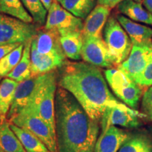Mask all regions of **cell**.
<instances>
[{
    "instance_id": "cell-1",
    "label": "cell",
    "mask_w": 152,
    "mask_h": 152,
    "mask_svg": "<svg viewBox=\"0 0 152 152\" xmlns=\"http://www.w3.org/2000/svg\"><path fill=\"white\" fill-rule=\"evenodd\" d=\"M57 83L73 94L89 116L98 123L107 108L131 109L113 96L99 68L88 63L67 61L61 67Z\"/></svg>"
},
{
    "instance_id": "cell-2",
    "label": "cell",
    "mask_w": 152,
    "mask_h": 152,
    "mask_svg": "<svg viewBox=\"0 0 152 152\" xmlns=\"http://www.w3.org/2000/svg\"><path fill=\"white\" fill-rule=\"evenodd\" d=\"M55 124L58 152H81L95 146L99 123L89 116L73 94L58 85L55 96Z\"/></svg>"
},
{
    "instance_id": "cell-3",
    "label": "cell",
    "mask_w": 152,
    "mask_h": 152,
    "mask_svg": "<svg viewBox=\"0 0 152 152\" xmlns=\"http://www.w3.org/2000/svg\"><path fill=\"white\" fill-rule=\"evenodd\" d=\"M57 79L58 73L56 70L45 73L43 80L37 87L31 102L27 106L38 116L46 121L54 132H56L55 96L58 85Z\"/></svg>"
},
{
    "instance_id": "cell-4",
    "label": "cell",
    "mask_w": 152,
    "mask_h": 152,
    "mask_svg": "<svg viewBox=\"0 0 152 152\" xmlns=\"http://www.w3.org/2000/svg\"><path fill=\"white\" fill-rule=\"evenodd\" d=\"M104 40L106 44L114 66H118L128 58L132 43L116 17L109 16L104 28Z\"/></svg>"
},
{
    "instance_id": "cell-5",
    "label": "cell",
    "mask_w": 152,
    "mask_h": 152,
    "mask_svg": "<svg viewBox=\"0 0 152 152\" xmlns=\"http://www.w3.org/2000/svg\"><path fill=\"white\" fill-rule=\"evenodd\" d=\"M9 121L31 132L43 142L51 152H58L56 132L46 121L38 116L29 107L25 108Z\"/></svg>"
},
{
    "instance_id": "cell-6",
    "label": "cell",
    "mask_w": 152,
    "mask_h": 152,
    "mask_svg": "<svg viewBox=\"0 0 152 152\" xmlns=\"http://www.w3.org/2000/svg\"><path fill=\"white\" fill-rule=\"evenodd\" d=\"M104 73L115 96L131 109H135L142 95V87L118 68H109Z\"/></svg>"
},
{
    "instance_id": "cell-7",
    "label": "cell",
    "mask_w": 152,
    "mask_h": 152,
    "mask_svg": "<svg viewBox=\"0 0 152 152\" xmlns=\"http://www.w3.org/2000/svg\"><path fill=\"white\" fill-rule=\"evenodd\" d=\"M37 30L35 25L0 14V46L25 44L37 35Z\"/></svg>"
},
{
    "instance_id": "cell-8",
    "label": "cell",
    "mask_w": 152,
    "mask_h": 152,
    "mask_svg": "<svg viewBox=\"0 0 152 152\" xmlns=\"http://www.w3.org/2000/svg\"><path fill=\"white\" fill-rule=\"evenodd\" d=\"M81 58L85 62L97 67L111 68L114 66L102 37L83 36Z\"/></svg>"
},
{
    "instance_id": "cell-9",
    "label": "cell",
    "mask_w": 152,
    "mask_h": 152,
    "mask_svg": "<svg viewBox=\"0 0 152 152\" xmlns=\"http://www.w3.org/2000/svg\"><path fill=\"white\" fill-rule=\"evenodd\" d=\"M152 61V41L133 45L126 60L118 66V69L134 81L137 77Z\"/></svg>"
},
{
    "instance_id": "cell-10",
    "label": "cell",
    "mask_w": 152,
    "mask_h": 152,
    "mask_svg": "<svg viewBox=\"0 0 152 152\" xmlns=\"http://www.w3.org/2000/svg\"><path fill=\"white\" fill-rule=\"evenodd\" d=\"M45 75L31 76L26 80L18 83L11 108L7 114V119L8 121H10L13 117L29 105L37 87L43 80Z\"/></svg>"
},
{
    "instance_id": "cell-11",
    "label": "cell",
    "mask_w": 152,
    "mask_h": 152,
    "mask_svg": "<svg viewBox=\"0 0 152 152\" xmlns=\"http://www.w3.org/2000/svg\"><path fill=\"white\" fill-rule=\"evenodd\" d=\"M140 118H146V116L144 113L133 109L109 107L105 110L101 120L102 131L112 125H118L127 128H137L141 125L139 119Z\"/></svg>"
},
{
    "instance_id": "cell-12",
    "label": "cell",
    "mask_w": 152,
    "mask_h": 152,
    "mask_svg": "<svg viewBox=\"0 0 152 152\" xmlns=\"http://www.w3.org/2000/svg\"><path fill=\"white\" fill-rule=\"evenodd\" d=\"M31 76L42 75L62 67L67 62L66 56L42 54L37 52L33 43L31 45Z\"/></svg>"
},
{
    "instance_id": "cell-13",
    "label": "cell",
    "mask_w": 152,
    "mask_h": 152,
    "mask_svg": "<svg viewBox=\"0 0 152 152\" xmlns=\"http://www.w3.org/2000/svg\"><path fill=\"white\" fill-rule=\"evenodd\" d=\"M130 137L126 131L114 125L109 126L102 131L95 144L94 152H118Z\"/></svg>"
},
{
    "instance_id": "cell-14",
    "label": "cell",
    "mask_w": 152,
    "mask_h": 152,
    "mask_svg": "<svg viewBox=\"0 0 152 152\" xmlns=\"http://www.w3.org/2000/svg\"><path fill=\"white\" fill-rule=\"evenodd\" d=\"M61 35L57 30L38 29L37 35L33 38L37 52L42 54L66 56L61 45Z\"/></svg>"
},
{
    "instance_id": "cell-15",
    "label": "cell",
    "mask_w": 152,
    "mask_h": 152,
    "mask_svg": "<svg viewBox=\"0 0 152 152\" xmlns=\"http://www.w3.org/2000/svg\"><path fill=\"white\" fill-rule=\"evenodd\" d=\"M111 9L97 5L91 11L83 23L82 33L83 36L102 37V33L109 18Z\"/></svg>"
},
{
    "instance_id": "cell-16",
    "label": "cell",
    "mask_w": 152,
    "mask_h": 152,
    "mask_svg": "<svg viewBox=\"0 0 152 152\" xmlns=\"http://www.w3.org/2000/svg\"><path fill=\"white\" fill-rule=\"evenodd\" d=\"M53 4L55 10L56 28L60 35L83 30V19L77 18L63 8L57 0H54Z\"/></svg>"
},
{
    "instance_id": "cell-17",
    "label": "cell",
    "mask_w": 152,
    "mask_h": 152,
    "mask_svg": "<svg viewBox=\"0 0 152 152\" xmlns=\"http://www.w3.org/2000/svg\"><path fill=\"white\" fill-rule=\"evenodd\" d=\"M115 17L128 35L132 45H142L151 42L152 28L137 23L122 14H118Z\"/></svg>"
},
{
    "instance_id": "cell-18",
    "label": "cell",
    "mask_w": 152,
    "mask_h": 152,
    "mask_svg": "<svg viewBox=\"0 0 152 152\" xmlns=\"http://www.w3.org/2000/svg\"><path fill=\"white\" fill-rule=\"evenodd\" d=\"M118 10L133 21L152 26V14L140 2L133 0H123L118 5Z\"/></svg>"
},
{
    "instance_id": "cell-19",
    "label": "cell",
    "mask_w": 152,
    "mask_h": 152,
    "mask_svg": "<svg viewBox=\"0 0 152 152\" xmlns=\"http://www.w3.org/2000/svg\"><path fill=\"white\" fill-rule=\"evenodd\" d=\"M0 150L4 152H26L10 127L8 120L0 121Z\"/></svg>"
},
{
    "instance_id": "cell-20",
    "label": "cell",
    "mask_w": 152,
    "mask_h": 152,
    "mask_svg": "<svg viewBox=\"0 0 152 152\" xmlns=\"http://www.w3.org/2000/svg\"><path fill=\"white\" fill-rule=\"evenodd\" d=\"M60 40L63 51L67 58L72 60L80 59L83 40L82 31L61 35Z\"/></svg>"
},
{
    "instance_id": "cell-21",
    "label": "cell",
    "mask_w": 152,
    "mask_h": 152,
    "mask_svg": "<svg viewBox=\"0 0 152 152\" xmlns=\"http://www.w3.org/2000/svg\"><path fill=\"white\" fill-rule=\"evenodd\" d=\"M32 39L26 42L24 44L23 52L21 59L12 71L7 76V77L11 78L14 80L20 83L26 80L31 77V58H30V52H31Z\"/></svg>"
},
{
    "instance_id": "cell-22",
    "label": "cell",
    "mask_w": 152,
    "mask_h": 152,
    "mask_svg": "<svg viewBox=\"0 0 152 152\" xmlns=\"http://www.w3.org/2000/svg\"><path fill=\"white\" fill-rule=\"evenodd\" d=\"M18 84V82L9 77H5L0 83V121L7 120Z\"/></svg>"
},
{
    "instance_id": "cell-23",
    "label": "cell",
    "mask_w": 152,
    "mask_h": 152,
    "mask_svg": "<svg viewBox=\"0 0 152 152\" xmlns=\"http://www.w3.org/2000/svg\"><path fill=\"white\" fill-rule=\"evenodd\" d=\"M10 127L18 137L26 152H51L43 142L29 131L20 128L11 122Z\"/></svg>"
},
{
    "instance_id": "cell-24",
    "label": "cell",
    "mask_w": 152,
    "mask_h": 152,
    "mask_svg": "<svg viewBox=\"0 0 152 152\" xmlns=\"http://www.w3.org/2000/svg\"><path fill=\"white\" fill-rule=\"evenodd\" d=\"M118 152H152V136L144 132L130 135Z\"/></svg>"
},
{
    "instance_id": "cell-25",
    "label": "cell",
    "mask_w": 152,
    "mask_h": 152,
    "mask_svg": "<svg viewBox=\"0 0 152 152\" xmlns=\"http://www.w3.org/2000/svg\"><path fill=\"white\" fill-rule=\"evenodd\" d=\"M63 8L74 16L85 19L96 7L97 0H57Z\"/></svg>"
},
{
    "instance_id": "cell-26",
    "label": "cell",
    "mask_w": 152,
    "mask_h": 152,
    "mask_svg": "<svg viewBox=\"0 0 152 152\" xmlns=\"http://www.w3.org/2000/svg\"><path fill=\"white\" fill-rule=\"evenodd\" d=\"M0 12L30 23L33 19L20 0H0Z\"/></svg>"
},
{
    "instance_id": "cell-27",
    "label": "cell",
    "mask_w": 152,
    "mask_h": 152,
    "mask_svg": "<svg viewBox=\"0 0 152 152\" xmlns=\"http://www.w3.org/2000/svg\"><path fill=\"white\" fill-rule=\"evenodd\" d=\"M24 44H20L0 61V77H5L14 70L21 59Z\"/></svg>"
},
{
    "instance_id": "cell-28",
    "label": "cell",
    "mask_w": 152,
    "mask_h": 152,
    "mask_svg": "<svg viewBox=\"0 0 152 152\" xmlns=\"http://www.w3.org/2000/svg\"><path fill=\"white\" fill-rule=\"evenodd\" d=\"M28 11L33 20L39 26H43L46 22L47 9L44 7L40 0H20Z\"/></svg>"
},
{
    "instance_id": "cell-29",
    "label": "cell",
    "mask_w": 152,
    "mask_h": 152,
    "mask_svg": "<svg viewBox=\"0 0 152 152\" xmlns=\"http://www.w3.org/2000/svg\"><path fill=\"white\" fill-rule=\"evenodd\" d=\"M134 82L142 89L152 85V61H150L144 71L139 75Z\"/></svg>"
},
{
    "instance_id": "cell-30",
    "label": "cell",
    "mask_w": 152,
    "mask_h": 152,
    "mask_svg": "<svg viewBox=\"0 0 152 152\" xmlns=\"http://www.w3.org/2000/svg\"><path fill=\"white\" fill-rule=\"evenodd\" d=\"M142 113L152 121V85L144 93L142 99Z\"/></svg>"
},
{
    "instance_id": "cell-31",
    "label": "cell",
    "mask_w": 152,
    "mask_h": 152,
    "mask_svg": "<svg viewBox=\"0 0 152 152\" xmlns=\"http://www.w3.org/2000/svg\"><path fill=\"white\" fill-rule=\"evenodd\" d=\"M20 44H10V45H1L0 46V61L6 55H7L9 53L12 52L14 49L18 47Z\"/></svg>"
},
{
    "instance_id": "cell-32",
    "label": "cell",
    "mask_w": 152,
    "mask_h": 152,
    "mask_svg": "<svg viewBox=\"0 0 152 152\" xmlns=\"http://www.w3.org/2000/svg\"><path fill=\"white\" fill-rule=\"evenodd\" d=\"M123 1V0H97V4L99 5L104 6L111 9L118 5Z\"/></svg>"
},
{
    "instance_id": "cell-33",
    "label": "cell",
    "mask_w": 152,
    "mask_h": 152,
    "mask_svg": "<svg viewBox=\"0 0 152 152\" xmlns=\"http://www.w3.org/2000/svg\"><path fill=\"white\" fill-rule=\"evenodd\" d=\"M142 4L144 8L152 14V0H142Z\"/></svg>"
},
{
    "instance_id": "cell-34",
    "label": "cell",
    "mask_w": 152,
    "mask_h": 152,
    "mask_svg": "<svg viewBox=\"0 0 152 152\" xmlns=\"http://www.w3.org/2000/svg\"><path fill=\"white\" fill-rule=\"evenodd\" d=\"M40 1H42V3L44 7H45V9L49 11V9H50L51 7H52L54 0H40Z\"/></svg>"
},
{
    "instance_id": "cell-35",
    "label": "cell",
    "mask_w": 152,
    "mask_h": 152,
    "mask_svg": "<svg viewBox=\"0 0 152 152\" xmlns=\"http://www.w3.org/2000/svg\"><path fill=\"white\" fill-rule=\"evenodd\" d=\"M94 147H95V146L89 147V148H87V149L83 150V151H82L81 152H94Z\"/></svg>"
},
{
    "instance_id": "cell-36",
    "label": "cell",
    "mask_w": 152,
    "mask_h": 152,
    "mask_svg": "<svg viewBox=\"0 0 152 152\" xmlns=\"http://www.w3.org/2000/svg\"><path fill=\"white\" fill-rule=\"evenodd\" d=\"M133 1H136V2H141V1H142V0H133Z\"/></svg>"
},
{
    "instance_id": "cell-37",
    "label": "cell",
    "mask_w": 152,
    "mask_h": 152,
    "mask_svg": "<svg viewBox=\"0 0 152 152\" xmlns=\"http://www.w3.org/2000/svg\"><path fill=\"white\" fill-rule=\"evenodd\" d=\"M0 152H4V151H2V150H0Z\"/></svg>"
}]
</instances>
